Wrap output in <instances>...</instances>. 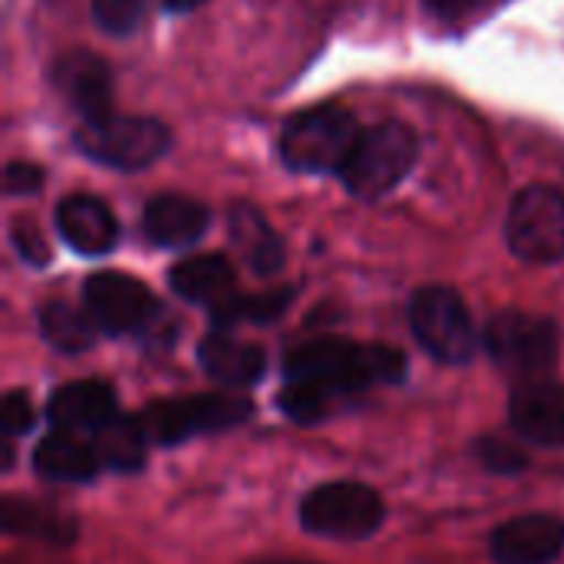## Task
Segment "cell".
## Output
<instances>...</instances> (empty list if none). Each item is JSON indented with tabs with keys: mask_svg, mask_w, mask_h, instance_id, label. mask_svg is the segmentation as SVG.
<instances>
[{
	"mask_svg": "<svg viewBox=\"0 0 564 564\" xmlns=\"http://www.w3.org/2000/svg\"><path fill=\"white\" fill-rule=\"evenodd\" d=\"M403 377L406 357L397 347L317 337L284 357V390L278 403L294 423H321L357 393L393 387Z\"/></svg>",
	"mask_w": 564,
	"mask_h": 564,
	"instance_id": "1",
	"label": "cell"
},
{
	"mask_svg": "<svg viewBox=\"0 0 564 564\" xmlns=\"http://www.w3.org/2000/svg\"><path fill=\"white\" fill-rule=\"evenodd\" d=\"M357 119L340 106H314L297 112L281 135L284 165L304 175H340L360 142Z\"/></svg>",
	"mask_w": 564,
	"mask_h": 564,
	"instance_id": "2",
	"label": "cell"
},
{
	"mask_svg": "<svg viewBox=\"0 0 564 564\" xmlns=\"http://www.w3.org/2000/svg\"><path fill=\"white\" fill-rule=\"evenodd\" d=\"M254 413L251 400L238 393H192L155 400L139 413V423L152 446H178L205 433H225L248 423Z\"/></svg>",
	"mask_w": 564,
	"mask_h": 564,
	"instance_id": "3",
	"label": "cell"
},
{
	"mask_svg": "<svg viewBox=\"0 0 564 564\" xmlns=\"http://www.w3.org/2000/svg\"><path fill=\"white\" fill-rule=\"evenodd\" d=\"M482 344L496 367L522 380H542L549 370H555L562 354V334L558 324L539 314L525 311H502L489 317L482 330Z\"/></svg>",
	"mask_w": 564,
	"mask_h": 564,
	"instance_id": "4",
	"label": "cell"
},
{
	"mask_svg": "<svg viewBox=\"0 0 564 564\" xmlns=\"http://www.w3.org/2000/svg\"><path fill=\"white\" fill-rule=\"evenodd\" d=\"M387 522V506L373 486L324 482L301 499V525L317 539L364 542Z\"/></svg>",
	"mask_w": 564,
	"mask_h": 564,
	"instance_id": "5",
	"label": "cell"
},
{
	"mask_svg": "<svg viewBox=\"0 0 564 564\" xmlns=\"http://www.w3.org/2000/svg\"><path fill=\"white\" fill-rule=\"evenodd\" d=\"M76 145L83 155H89L99 165L139 172V169L155 165L169 152L172 135L159 119L112 112L106 119L83 122L76 132Z\"/></svg>",
	"mask_w": 564,
	"mask_h": 564,
	"instance_id": "6",
	"label": "cell"
},
{
	"mask_svg": "<svg viewBox=\"0 0 564 564\" xmlns=\"http://www.w3.org/2000/svg\"><path fill=\"white\" fill-rule=\"evenodd\" d=\"M416 162V135L403 122H380L360 135L340 178L357 198L390 195Z\"/></svg>",
	"mask_w": 564,
	"mask_h": 564,
	"instance_id": "7",
	"label": "cell"
},
{
	"mask_svg": "<svg viewBox=\"0 0 564 564\" xmlns=\"http://www.w3.org/2000/svg\"><path fill=\"white\" fill-rule=\"evenodd\" d=\"M410 327L436 364L463 367L476 354V324L466 301L443 284L420 288L410 301Z\"/></svg>",
	"mask_w": 564,
	"mask_h": 564,
	"instance_id": "8",
	"label": "cell"
},
{
	"mask_svg": "<svg viewBox=\"0 0 564 564\" xmlns=\"http://www.w3.org/2000/svg\"><path fill=\"white\" fill-rule=\"evenodd\" d=\"M83 307L89 311L99 334L129 337L159 324L162 304L155 294L122 271H99L83 284Z\"/></svg>",
	"mask_w": 564,
	"mask_h": 564,
	"instance_id": "9",
	"label": "cell"
},
{
	"mask_svg": "<svg viewBox=\"0 0 564 564\" xmlns=\"http://www.w3.org/2000/svg\"><path fill=\"white\" fill-rule=\"evenodd\" d=\"M506 238L516 258L529 264H555L564 258V195L549 185L525 188L506 221Z\"/></svg>",
	"mask_w": 564,
	"mask_h": 564,
	"instance_id": "10",
	"label": "cell"
},
{
	"mask_svg": "<svg viewBox=\"0 0 564 564\" xmlns=\"http://www.w3.org/2000/svg\"><path fill=\"white\" fill-rule=\"evenodd\" d=\"M512 430L535 446L564 449V387L552 380H522L509 400Z\"/></svg>",
	"mask_w": 564,
	"mask_h": 564,
	"instance_id": "11",
	"label": "cell"
},
{
	"mask_svg": "<svg viewBox=\"0 0 564 564\" xmlns=\"http://www.w3.org/2000/svg\"><path fill=\"white\" fill-rule=\"evenodd\" d=\"M496 564H552L564 552V519L552 512L516 516L492 532Z\"/></svg>",
	"mask_w": 564,
	"mask_h": 564,
	"instance_id": "12",
	"label": "cell"
},
{
	"mask_svg": "<svg viewBox=\"0 0 564 564\" xmlns=\"http://www.w3.org/2000/svg\"><path fill=\"white\" fill-rule=\"evenodd\" d=\"M53 86L83 116V122L112 116V73L93 53L59 56L53 66Z\"/></svg>",
	"mask_w": 564,
	"mask_h": 564,
	"instance_id": "13",
	"label": "cell"
},
{
	"mask_svg": "<svg viewBox=\"0 0 564 564\" xmlns=\"http://www.w3.org/2000/svg\"><path fill=\"white\" fill-rule=\"evenodd\" d=\"M119 416L116 390L102 380H73L46 400V420L53 430H69L83 436H96L106 423Z\"/></svg>",
	"mask_w": 564,
	"mask_h": 564,
	"instance_id": "14",
	"label": "cell"
},
{
	"mask_svg": "<svg viewBox=\"0 0 564 564\" xmlns=\"http://www.w3.org/2000/svg\"><path fill=\"white\" fill-rule=\"evenodd\" d=\"M56 231L73 251L99 258L116 248L119 221L106 202L93 195H69L56 205Z\"/></svg>",
	"mask_w": 564,
	"mask_h": 564,
	"instance_id": "15",
	"label": "cell"
},
{
	"mask_svg": "<svg viewBox=\"0 0 564 564\" xmlns=\"http://www.w3.org/2000/svg\"><path fill=\"white\" fill-rule=\"evenodd\" d=\"M198 364L215 383L228 390H241V387H254L264 377L268 354L258 344L238 340L228 330L212 327V334H205L198 344Z\"/></svg>",
	"mask_w": 564,
	"mask_h": 564,
	"instance_id": "16",
	"label": "cell"
},
{
	"mask_svg": "<svg viewBox=\"0 0 564 564\" xmlns=\"http://www.w3.org/2000/svg\"><path fill=\"white\" fill-rule=\"evenodd\" d=\"M33 469L50 479V482H93L102 473L99 449L93 436L69 433V430H53L43 436L33 449Z\"/></svg>",
	"mask_w": 564,
	"mask_h": 564,
	"instance_id": "17",
	"label": "cell"
},
{
	"mask_svg": "<svg viewBox=\"0 0 564 564\" xmlns=\"http://www.w3.org/2000/svg\"><path fill=\"white\" fill-rule=\"evenodd\" d=\"M208 228V208L185 195H159L145 205L142 231L159 248L195 245Z\"/></svg>",
	"mask_w": 564,
	"mask_h": 564,
	"instance_id": "18",
	"label": "cell"
},
{
	"mask_svg": "<svg viewBox=\"0 0 564 564\" xmlns=\"http://www.w3.org/2000/svg\"><path fill=\"white\" fill-rule=\"evenodd\" d=\"M172 291L202 307H218L235 294V268L225 254H192L169 271Z\"/></svg>",
	"mask_w": 564,
	"mask_h": 564,
	"instance_id": "19",
	"label": "cell"
},
{
	"mask_svg": "<svg viewBox=\"0 0 564 564\" xmlns=\"http://www.w3.org/2000/svg\"><path fill=\"white\" fill-rule=\"evenodd\" d=\"M228 228H231V241L238 245L245 264L254 274H274L284 264V245L274 235V228L264 221V215H258L248 205H235L228 215Z\"/></svg>",
	"mask_w": 564,
	"mask_h": 564,
	"instance_id": "20",
	"label": "cell"
},
{
	"mask_svg": "<svg viewBox=\"0 0 564 564\" xmlns=\"http://www.w3.org/2000/svg\"><path fill=\"white\" fill-rule=\"evenodd\" d=\"M0 525L7 535H20V539H36V542H46V545H73L76 542V522L46 509V506H36V502H26V499H13L7 496L3 506H0Z\"/></svg>",
	"mask_w": 564,
	"mask_h": 564,
	"instance_id": "21",
	"label": "cell"
},
{
	"mask_svg": "<svg viewBox=\"0 0 564 564\" xmlns=\"http://www.w3.org/2000/svg\"><path fill=\"white\" fill-rule=\"evenodd\" d=\"M102 469L109 473H139L145 463V449L152 446L139 416H116L112 423H106L96 436H93Z\"/></svg>",
	"mask_w": 564,
	"mask_h": 564,
	"instance_id": "22",
	"label": "cell"
},
{
	"mask_svg": "<svg viewBox=\"0 0 564 564\" xmlns=\"http://www.w3.org/2000/svg\"><path fill=\"white\" fill-rule=\"evenodd\" d=\"M40 334L53 350L83 354V350L93 347L99 327L93 324L86 307L79 311V307H73L66 301H50V304L40 307Z\"/></svg>",
	"mask_w": 564,
	"mask_h": 564,
	"instance_id": "23",
	"label": "cell"
},
{
	"mask_svg": "<svg viewBox=\"0 0 564 564\" xmlns=\"http://www.w3.org/2000/svg\"><path fill=\"white\" fill-rule=\"evenodd\" d=\"M294 301L291 288H278V291H261V294H231L228 301H221L218 307H212V327L218 330H231L238 324H271L278 321L288 304Z\"/></svg>",
	"mask_w": 564,
	"mask_h": 564,
	"instance_id": "24",
	"label": "cell"
},
{
	"mask_svg": "<svg viewBox=\"0 0 564 564\" xmlns=\"http://www.w3.org/2000/svg\"><path fill=\"white\" fill-rule=\"evenodd\" d=\"M479 466L492 476H519L532 466L529 453L512 443V440H502V436H482L476 446H473Z\"/></svg>",
	"mask_w": 564,
	"mask_h": 564,
	"instance_id": "25",
	"label": "cell"
},
{
	"mask_svg": "<svg viewBox=\"0 0 564 564\" xmlns=\"http://www.w3.org/2000/svg\"><path fill=\"white\" fill-rule=\"evenodd\" d=\"M149 0H93V17L106 33H129L142 20Z\"/></svg>",
	"mask_w": 564,
	"mask_h": 564,
	"instance_id": "26",
	"label": "cell"
},
{
	"mask_svg": "<svg viewBox=\"0 0 564 564\" xmlns=\"http://www.w3.org/2000/svg\"><path fill=\"white\" fill-rule=\"evenodd\" d=\"M36 423V410L30 403V397L23 390H10L3 400H0V430H3V440L13 443L17 436H26Z\"/></svg>",
	"mask_w": 564,
	"mask_h": 564,
	"instance_id": "27",
	"label": "cell"
},
{
	"mask_svg": "<svg viewBox=\"0 0 564 564\" xmlns=\"http://www.w3.org/2000/svg\"><path fill=\"white\" fill-rule=\"evenodd\" d=\"M10 241H13V248L20 251V258H23L26 264H33V268L46 264L50 248H46V238L40 235V228H36L33 221H17V225L10 228Z\"/></svg>",
	"mask_w": 564,
	"mask_h": 564,
	"instance_id": "28",
	"label": "cell"
},
{
	"mask_svg": "<svg viewBox=\"0 0 564 564\" xmlns=\"http://www.w3.org/2000/svg\"><path fill=\"white\" fill-rule=\"evenodd\" d=\"M3 185L10 195H26V192H40L43 185V169L30 165V162H10L3 169Z\"/></svg>",
	"mask_w": 564,
	"mask_h": 564,
	"instance_id": "29",
	"label": "cell"
},
{
	"mask_svg": "<svg viewBox=\"0 0 564 564\" xmlns=\"http://www.w3.org/2000/svg\"><path fill=\"white\" fill-rule=\"evenodd\" d=\"M426 3V10L436 17V20H459V17H466L469 10H476L482 0H423Z\"/></svg>",
	"mask_w": 564,
	"mask_h": 564,
	"instance_id": "30",
	"label": "cell"
},
{
	"mask_svg": "<svg viewBox=\"0 0 564 564\" xmlns=\"http://www.w3.org/2000/svg\"><path fill=\"white\" fill-rule=\"evenodd\" d=\"M198 3H205V0H162V7L169 13H185V10H195Z\"/></svg>",
	"mask_w": 564,
	"mask_h": 564,
	"instance_id": "31",
	"label": "cell"
},
{
	"mask_svg": "<svg viewBox=\"0 0 564 564\" xmlns=\"http://www.w3.org/2000/svg\"><path fill=\"white\" fill-rule=\"evenodd\" d=\"M245 564H321V562H307V558H254V562Z\"/></svg>",
	"mask_w": 564,
	"mask_h": 564,
	"instance_id": "32",
	"label": "cell"
}]
</instances>
